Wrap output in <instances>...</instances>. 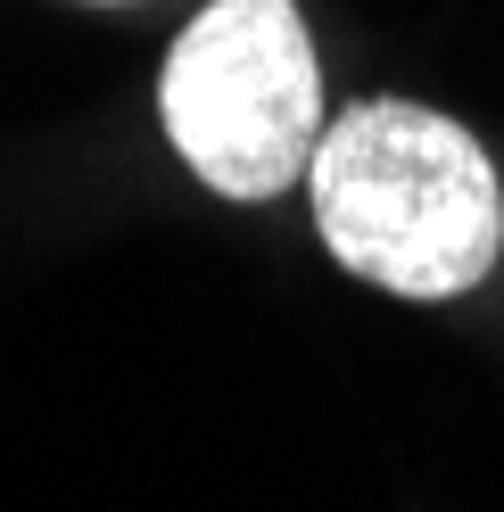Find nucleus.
I'll list each match as a JSON object with an SVG mask.
<instances>
[{"instance_id": "obj_2", "label": "nucleus", "mask_w": 504, "mask_h": 512, "mask_svg": "<svg viewBox=\"0 0 504 512\" xmlns=\"http://www.w3.org/2000/svg\"><path fill=\"white\" fill-rule=\"evenodd\" d=\"M174 157L224 199H281L323 141V75L298 0H207L157 75Z\"/></svg>"}, {"instance_id": "obj_1", "label": "nucleus", "mask_w": 504, "mask_h": 512, "mask_svg": "<svg viewBox=\"0 0 504 512\" xmlns=\"http://www.w3.org/2000/svg\"><path fill=\"white\" fill-rule=\"evenodd\" d=\"M314 232L389 298H463L504 256V182L455 116L364 100L314 141Z\"/></svg>"}]
</instances>
